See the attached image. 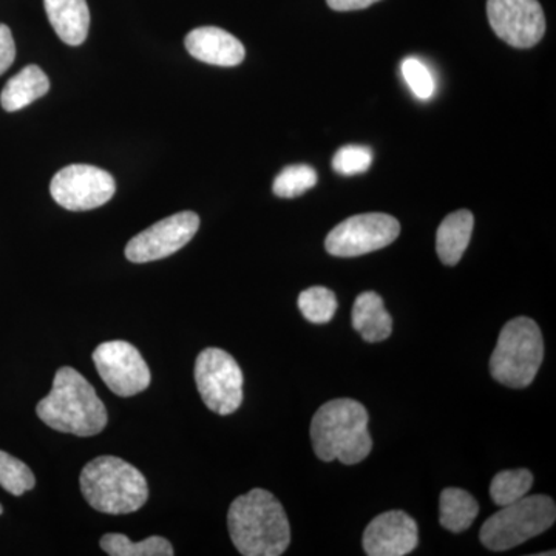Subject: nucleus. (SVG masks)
Wrapping results in <instances>:
<instances>
[{
	"label": "nucleus",
	"instance_id": "1",
	"mask_svg": "<svg viewBox=\"0 0 556 556\" xmlns=\"http://www.w3.org/2000/svg\"><path fill=\"white\" fill-rule=\"evenodd\" d=\"M228 527L233 546L244 556L283 555L291 543L287 511L263 489L251 490L230 504Z\"/></svg>",
	"mask_w": 556,
	"mask_h": 556
},
{
	"label": "nucleus",
	"instance_id": "2",
	"mask_svg": "<svg viewBox=\"0 0 556 556\" xmlns=\"http://www.w3.org/2000/svg\"><path fill=\"white\" fill-rule=\"evenodd\" d=\"M36 413L53 430L79 438L97 437L108 426L104 402L87 379L70 367L58 369L53 388Z\"/></svg>",
	"mask_w": 556,
	"mask_h": 556
},
{
	"label": "nucleus",
	"instance_id": "3",
	"mask_svg": "<svg viewBox=\"0 0 556 556\" xmlns=\"http://www.w3.org/2000/svg\"><path fill=\"white\" fill-rule=\"evenodd\" d=\"M311 441L318 459L325 463L336 459L345 466L362 463L372 448L367 408L353 399L327 402L313 417Z\"/></svg>",
	"mask_w": 556,
	"mask_h": 556
},
{
	"label": "nucleus",
	"instance_id": "4",
	"mask_svg": "<svg viewBox=\"0 0 556 556\" xmlns=\"http://www.w3.org/2000/svg\"><path fill=\"white\" fill-rule=\"evenodd\" d=\"M79 482L87 503L102 514H134L149 497L141 471L115 456L90 460L80 471Z\"/></svg>",
	"mask_w": 556,
	"mask_h": 556
},
{
	"label": "nucleus",
	"instance_id": "5",
	"mask_svg": "<svg viewBox=\"0 0 556 556\" xmlns=\"http://www.w3.org/2000/svg\"><path fill=\"white\" fill-rule=\"evenodd\" d=\"M544 342L536 321L517 317L501 331L490 358V372L508 388H526L535 379L543 364Z\"/></svg>",
	"mask_w": 556,
	"mask_h": 556
},
{
	"label": "nucleus",
	"instance_id": "6",
	"mask_svg": "<svg viewBox=\"0 0 556 556\" xmlns=\"http://www.w3.org/2000/svg\"><path fill=\"white\" fill-rule=\"evenodd\" d=\"M555 519L556 507L552 497L526 495L501 507L500 511L486 519L479 536L489 551L506 552L546 532L554 526Z\"/></svg>",
	"mask_w": 556,
	"mask_h": 556
},
{
	"label": "nucleus",
	"instance_id": "7",
	"mask_svg": "<svg viewBox=\"0 0 556 556\" xmlns=\"http://www.w3.org/2000/svg\"><path fill=\"white\" fill-rule=\"evenodd\" d=\"M195 382L206 407L219 416L232 415L243 402V372L236 358L218 348L197 357Z\"/></svg>",
	"mask_w": 556,
	"mask_h": 556
},
{
	"label": "nucleus",
	"instance_id": "8",
	"mask_svg": "<svg viewBox=\"0 0 556 556\" xmlns=\"http://www.w3.org/2000/svg\"><path fill=\"white\" fill-rule=\"evenodd\" d=\"M401 233L396 218L387 214H361L336 226L325 240L328 254L334 257H358L390 247Z\"/></svg>",
	"mask_w": 556,
	"mask_h": 556
},
{
	"label": "nucleus",
	"instance_id": "9",
	"mask_svg": "<svg viewBox=\"0 0 556 556\" xmlns=\"http://www.w3.org/2000/svg\"><path fill=\"white\" fill-rule=\"evenodd\" d=\"M116 192L115 178L108 170L87 164H72L51 179L50 193L67 211H91L104 206Z\"/></svg>",
	"mask_w": 556,
	"mask_h": 556
},
{
	"label": "nucleus",
	"instance_id": "10",
	"mask_svg": "<svg viewBox=\"0 0 556 556\" xmlns=\"http://www.w3.org/2000/svg\"><path fill=\"white\" fill-rule=\"evenodd\" d=\"M94 367L110 391L130 397L150 386V369L141 353L123 340L101 343L93 353Z\"/></svg>",
	"mask_w": 556,
	"mask_h": 556
},
{
	"label": "nucleus",
	"instance_id": "11",
	"mask_svg": "<svg viewBox=\"0 0 556 556\" xmlns=\"http://www.w3.org/2000/svg\"><path fill=\"white\" fill-rule=\"evenodd\" d=\"M486 16L497 38L517 49L536 46L546 33L538 0H486Z\"/></svg>",
	"mask_w": 556,
	"mask_h": 556
},
{
	"label": "nucleus",
	"instance_id": "12",
	"mask_svg": "<svg viewBox=\"0 0 556 556\" xmlns=\"http://www.w3.org/2000/svg\"><path fill=\"white\" fill-rule=\"evenodd\" d=\"M200 218L195 212H179L161 219L134 237L126 247L131 263H149L169 257L195 237Z\"/></svg>",
	"mask_w": 556,
	"mask_h": 556
},
{
	"label": "nucleus",
	"instance_id": "13",
	"mask_svg": "<svg viewBox=\"0 0 556 556\" xmlns=\"http://www.w3.org/2000/svg\"><path fill=\"white\" fill-rule=\"evenodd\" d=\"M417 543L416 521L402 510L379 515L364 532V551L369 556H405L415 551Z\"/></svg>",
	"mask_w": 556,
	"mask_h": 556
},
{
	"label": "nucleus",
	"instance_id": "14",
	"mask_svg": "<svg viewBox=\"0 0 556 556\" xmlns=\"http://www.w3.org/2000/svg\"><path fill=\"white\" fill-rule=\"evenodd\" d=\"M185 46L190 56L218 67H236L247 56L243 43L218 27L195 28L186 36Z\"/></svg>",
	"mask_w": 556,
	"mask_h": 556
},
{
	"label": "nucleus",
	"instance_id": "15",
	"mask_svg": "<svg viewBox=\"0 0 556 556\" xmlns=\"http://www.w3.org/2000/svg\"><path fill=\"white\" fill-rule=\"evenodd\" d=\"M53 30L67 46H80L89 36L90 10L87 0H43Z\"/></svg>",
	"mask_w": 556,
	"mask_h": 556
},
{
	"label": "nucleus",
	"instance_id": "16",
	"mask_svg": "<svg viewBox=\"0 0 556 556\" xmlns=\"http://www.w3.org/2000/svg\"><path fill=\"white\" fill-rule=\"evenodd\" d=\"M351 320L362 339L369 343L382 342L393 332V318L386 309L382 298L372 291L358 295Z\"/></svg>",
	"mask_w": 556,
	"mask_h": 556
},
{
	"label": "nucleus",
	"instance_id": "17",
	"mask_svg": "<svg viewBox=\"0 0 556 556\" xmlns=\"http://www.w3.org/2000/svg\"><path fill=\"white\" fill-rule=\"evenodd\" d=\"M473 226V214L466 208L444 218L437 233V252L444 265L455 266L459 263L470 243Z\"/></svg>",
	"mask_w": 556,
	"mask_h": 556
},
{
	"label": "nucleus",
	"instance_id": "18",
	"mask_svg": "<svg viewBox=\"0 0 556 556\" xmlns=\"http://www.w3.org/2000/svg\"><path fill=\"white\" fill-rule=\"evenodd\" d=\"M50 90V80L38 65H27L13 76L0 93V104L5 112H17L31 102L46 97Z\"/></svg>",
	"mask_w": 556,
	"mask_h": 556
},
{
	"label": "nucleus",
	"instance_id": "19",
	"mask_svg": "<svg viewBox=\"0 0 556 556\" xmlns=\"http://www.w3.org/2000/svg\"><path fill=\"white\" fill-rule=\"evenodd\" d=\"M439 521L453 533L466 532L478 517L477 500L463 489L450 486L441 493Z\"/></svg>",
	"mask_w": 556,
	"mask_h": 556
},
{
	"label": "nucleus",
	"instance_id": "20",
	"mask_svg": "<svg viewBox=\"0 0 556 556\" xmlns=\"http://www.w3.org/2000/svg\"><path fill=\"white\" fill-rule=\"evenodd\" d=\"M102 551L110 556H172L174 547L166 538L150 536L141 543H131L121 533H108L100 541Z\"/></svg>",
	"mask_w": 556,
	"mask_h": 556
},
{
	"label": "nucleus",
	"instance_id": "21",
	"mask_svg": "<svg viewBox=\"0 0 556 556\" xmlns=\"http://www.w3.org/2000/svg\"><path fill=\"white\" fill-rule=\"evenodd\" d=\"M533 485V475L526 468L504 470L493 478L490 484V496L497 507L508 506L515 501L529 495Z\"/></svg>",
	"mask_w": 556,
	"mask_h": 556
},
{
	"label": "nucleus",
	"instance_id": "22",
	"mask_svg": "<svg viewBox=\"0 0 556 556\" xmlns=\"http://www.w3.org/2000/svg\"><path fill=\"white\" fill-rule=\"evenodd\" d=\"M338 298L331 289L313 287L299 295V309L311 324L325 325L338 311Z\"/></svg>",
	"mask_w": 556,
	"mask_h": 556
},
{
	"label": "nucleus",
	"instance_id": "23",
	"mask_svg": "<svg viewBox=\"0 0 556 556\" xmlns=\"http://www.w3.org/2000/svg\"><path fill=\"white\" fill-rule=\"evenodd\" d=\"M317 185V172L306 164L285 167L274 181V193L280 199H298Z\"/></svg>",
	"mask_w": 556,
	"mask_h": 556
},
{
	"label": "nucleus",
	"instance_id": "24",
	"mask_svg": "<svg viewBox=\"0 0 556 556\" xmlns=\"http://www.w3.org/2000/svg\"><path fill=\"white\" fill-rule=\"evenodd\" d=\"M35 484L36 479L30 467L0 450V485L11 495L21 496Z\"/></svg>",
	"mask_w": 556,
	"mask_h": 556
},
{
	"label": "nucleus",
	"instance_id": "25",
	"mask_svg": "<svg viewBox=\"0 0 556 556\" xmlns=\"http://www.w3.org/2000/svg\"><path fill=\"white\" fill-rule=\"evenodd\" d=\"M372 164L371 149L365 146H345L336 152L332 169L343 177L364 174Z\"/></svg>",
	"mask_w": 556,
	"mask_h": 556
},
{
	"label": "nucleus",
	"instance_id": "26",
	"mask_svg": "<svg viewBox=\"0 0 556 556\" xmlns=\"http://www.w3.org/2000/svg\"><path fill=\"white\" fill-rule=\"evenodd\" d=\"M401 70L405 83L408 84L409 90L413 91L416 98L427 101L433 97L437 84H434L430 68L422 61L417 60V58H407L402 62Z\"/></svg>",
	"mask_w": 556,
	"mask_h": 556
},
{
	"label": "nucleus",
	"instance_id": "27",
	"mask_svg": "<svg viewBox=\"0 0 556 556\" xmlns=\"http://www.w3.org/2000/svg\"><path fill=\"white\" fill-rule=\"evenodd\" d=\"M16 60V43L5 24H0V75L7 72Z\"/></svg>",
	"mask_w": 556,
	"mask_h": 556
},
{
	"label": "nucleus",
	"instance_id": "28",
	"mask_svg": "<svg viewBox=\"0 0 556 556\" xmlns=\"http://www.w3.org/2000/svg\"><path fill=\"white\" fill-rule=\"evenodd\" d=\"M378 2H380V0H327L329 9L336 11L364 10L371 7L372 3Z\"/></svg>",
	"mask_w": 556,
	"mask_h": 556
},
{
	"label": "nucleus",
	"instance_id": "29",
	"mask_svg": "<svg viewBox=\"0 0 556 556\" xmlns=\"http://www.w3.org/2000/svg\"><path fill=\"white\" fill-rule=\"evenodd\" d=\"M2 514H3V508H2V506H0V515H2Z\"/></svg>",
	"mask_w": 556,
	"mask_h": 556
}]
</instances>
